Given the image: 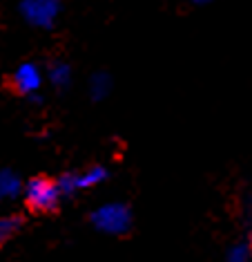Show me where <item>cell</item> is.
Wrapping results in <instances>:
<instances>
[{"label": "cell", "instance_id": "2", "mask_svg": "<svg viewBox=\"0 0 252 262\" xmlns=\"http://www.w3.org/2000/svg\"><path fill=\"white\" fill-rule=\"evenodd\" d=\"M92 222L96 224V229L100 231H107V233H114V235H123L130 231V224H132V215L125 206H103L98 213L92 215Z\"/></svg>", "mask_w": 252, "mask_h": 262}, {"label": "cell", "instance_id": "8", "mask_svg": "<svg viewBox=\"0 0 252 262\" xmlns=\"http://www.w3.org/2000/svg\"><path fill=\"white\" fill-rule=\"evenodd\" d=\"M250 251H252V240H250Z\"/></svg>", "mask_w": 252, "mask_h": 262}, {"label": "cell", "instance_id": "3", "mask_svg": "<svg viewBox=\"0 0 252 262\" xmlns=\"http://www.w3.org/2000/svg\"><path fill=\"white\" fill-rule=\"evenodd\" d=\"M22 11L34 25H52L58 11V0H25Z\"/></svg>", "mask_w": 252, "mask_h": 262}, {"label": "cell", "instance_id": "6", "mask_svg": "<svg viewBox=\"0 0 252 262\" xmlns=\"http://www.w3.org/2000/svg\"><path fill=\"white\" fill-rule=\"evenodd\" d=\"M230 258L232 260H243L245 258V249H235V251L230 253Z\"/></svg>", "mask_w": 252, "mask_h": 262}, {"label": "cell", "instance_id": "4", "mask_svg": "<svg viewBox=\"0 0 252 262\" xmlns=\"http://www.w3.org/2000/svg\"><path fill=\"white\" fill-rule=\"evenodd\" d=\"M38 72L32 68V65H22L20 70H18L16 74H11L7 81H5V88H7L9 92L18 94V97H25V94L34 92L36 88H38Z\"/></svg>", "mask_w": 252, "mask_h": 262}, {"label": "cell", "instance_id": "5", "mask_svg": "<svg viewBox=\"0 0 252 262\" xmlns=\"http://www.w3.org/2000/svg\"><path fill=\"white\" fill-rule=\"evenodd\" d=\"M22 226V217L20 215H7V217H0V247L5 242H9Z\"/></svg>", "mask_w": 252, "mask_h": 262}, {"label": "cell", "instance_id": "1", "mask_svg": "<svg viewBox=\"0 0 252 262\" xmlns=\"http://www.w3.org/2000/svg\"><path fill=\"white\" fill-rule=\"evenodd\" d=\"M58 198H61V186L45 175L32 177L25 188L27 208L36 215H49L58 211Z\"/></svg>", "mask_w": 252, "mask_h": 262}, {"label": "cell", "instance_id": "7", "mask_svg": "<svg viewBox=\"0 0 252 262\" xmlns=\"http://www.w3.org/2000/svg\"><path fill=\"white\" fill-rule=\"evenodd\" d=\"M194 3H201L203 5V3H210V0H194Z\"/></svg>", "mask_w": 252, "mask_h": 262}]
</instances>
